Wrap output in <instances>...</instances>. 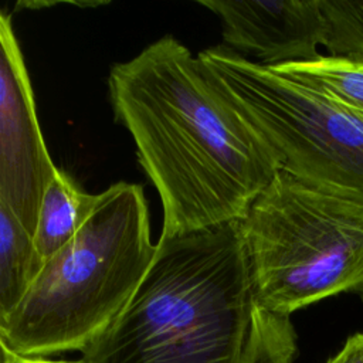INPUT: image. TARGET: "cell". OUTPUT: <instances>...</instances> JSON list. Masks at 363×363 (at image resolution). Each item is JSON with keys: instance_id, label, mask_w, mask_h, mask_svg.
<instances>
[{"instance_id": "obj_13", "label": "cell", "mask_w": 363, "mask_h": 363, "mask_svg": "<svg viewBox=\"0 0 363 363\" xmlns=\"http://www.w3.org/2000/svg\"><path fill=\"white\" fill-rule=\"evenodd\" d=\"M1 363H84L81 362H65V360H50L45 357L23 356L16 352H11L9 347L1 345Z\"/></svg>"}, {"instance_id": "obj_3", "label": "cell", "mask_w": 363, "mask_h": 363, "mask_svg": "<svg viewBox=\"0 0 363 363\" xmlns=\"http://www.w3.org/2000/svg\"><path fill=\"white\" fill-rule=\"evenodd\" d=\"M156 250L143 187L111 184L77 235L0 319V345L34 357L82 350L128 305Z\"/></svg>"}, {"instance_id": "obj_5", "label": "cell", "mask_w": 363, "mask_h": 363, "mask_svg": "<svg viewBox=\"0 0 363 363\" xmlns=\"http://www.w3.org/2000/svg\"><path fill=\"white\" fill-rule=\"evenodd\" d=\"M199 55L272 146L282 169L363 204V112L225 45Z\"/></svg>"}, {"instance_id": "obj_8", "label": "cell", "mask_w": 363, "mask_h": 363, "mask_svg": "<svg viewBox=\"0 0 363 363\" xmlns=\"http://www.w3.org/2000/svg\"><path fill=\"white\" fill-rule=\"evenodd\" d=\"M98 197L99 193L84 191L68 173L57 170L43 194L33 233L35 248L44 261L77 235L96 206Z\"/></svg>"}, {"instance_id": "obj_12", "label": "cell", "mask_w": 363, "mask_h": 363, "mask_svg": "<svg viewBox=\"0 0 363 363\" xmlns=\"http://www.w3.org/2000/svg\"><path fill=\"white\" fill-rule=\"evenodd\" d=\"M326 363H363V332L350 335L342 349Z\"/></svg>"}, {"instance_id": "obj_7", "label": "cell", "mask_w": 363, "mask_h": 363, "mask_svg": "<svg viewBox=\"0 0 363 363\" xmlns=\"http://www.w3.org/2000/svg\"><path fill=\"white\" fill-rule=\"evenodd\" d=\"M197 4L220 17L223 45L251 52L262 65L312 61L320 55L325 18L319 0H199Z\"/></svg>"}, {"instance_id": "obj_2", "label": "cell", "mask_w": 363, "mask_h": 363, "mask_svg": "<svg viewBox=\"0 0 363 363\" xmlns=\"http://www.w3.org/2000/svg\"><path fill=\"white\" fill-rule=\"evenodd\" d=\"M133 296L82 350L84 363H294L288 315L252 292L241 223L160 235Z\"/></svg>"}, {"instance_id": "obj_6", "label": "cell", "mask_w": 363, "mask_h": 363, "mask_svg": "<svg viewBox=\"0 0 363 363\" xmlns=\"http://www.w3.org/2000/svg\"><path fill=\"white\" fill-rule=\"evenodd\" d=\"M0 204L33 234L43 194L58 167L37 119L34 91L11 14H0Z\"/></svg>"}, {"instance_id": "obj_4", "label": "cell", "mask_w": 363, "mask_h": 363, "mask_svg": "<svg viewBox=\"0 0 363 363\" xmlns=\"http://www.w3.org/2000/svg\"><path fill=\"white\" fill-rule=\"evenodd\" d=\"M240 223L265 309L291 316L339 294L363 301V204L281 169Z\"/></svg>"}, {"instance_id": "obj_9", "label": "cell", "mask_w": 363, "mask_h": 363, "mask_svg": "<svg viewBox=\"0 0 363 363\" xmlns=\"http://www.w3.org/2000/svg\"><path fill=\"white\" fill-rule=\"evenodd\" d=\"M44 264L33 234L0 204V319L21 302Z\"/></svg>"}, {"instance_id": "obj_10", "label": "cell", "mask_w": 363, "mask_h": 363, "mask_svg": "<svg viewBox=\"0 0 363 363\" xmlns=\"http://www.w3.org/2000/svg\"><path fill=\"white\" fill-rule=\"evenodd\" d=\"M312 84L350 108L363 112V60L319 55L316 60L274 67Z\"/></svg>"}, {"instance_id": "obj_11", "label": "cell", "mask_w": 363, "mask_h": 363, "mask_svg": "<svg viewBox=\"0 0 363 363\" xmlns=\"http://www.w3.org/2000/svg\"><path fill=\"white\" fill-rule=\"evenodd\" d=\"M329 55L363 60V0H319Z\"/></svg>"}, {"instance_id": "obj_1", "label": "cell", "mask_w": 363, "mask_h": 363, "mask_svg": "<svg viewBox=\"0 0 363 363\" xmlns=\"http://www.w3.org/2000/svg\"><path fill=\"white\" fill-rule=\"evenodd\" d=\"M108 92L160 196L162 235L244 220L282 169L216 72L170 34L113 64Z\"/></svg>"}]
</instances>
